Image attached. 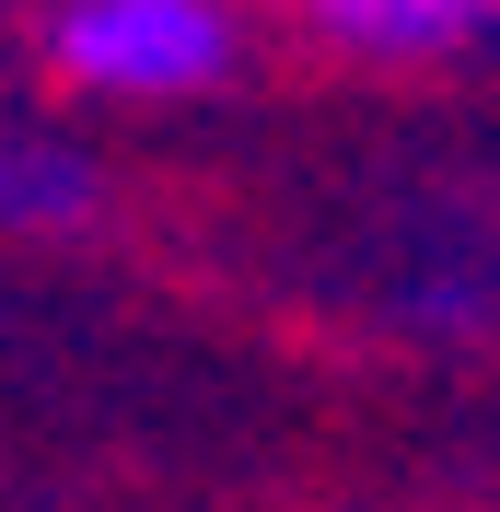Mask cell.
<instances>
[{
	"instance_id": "obj_3",
	"label": "cell",
	"mask_w": 500,
	"mask_h": 512,
	"mask_svg": "<svg viewBox=\"0 0 500 512\" xmlns=\"http://www.w3.org/2000/svg\"><path fill=\"white\" fill-rule=\"evenodd\" d=\"M303 24L338 47V59H454V47H489L500 35V0H303Z\"/></svg>"
},
{
	"instance_id": "obj_1",
	"label": "cell",
	"mask_w": 500,
	"mask_h": 512,
	"mask_svg": "<svg viewBox=\"0 0 500 512\" xmlns=\"http://www.w3.org/2000/svg\"><path fill=\"white\" fill-rule=\"evenodd\" d=\"M233 12L221 0H59L47 12V70L105 105H187L233 70Z\"/></svg>"
},
{
	"instance_id": "obj_2",
	"label": "cell",
	"mask_w": 500,
	"mask_h": 512,
	"mask_svg": "<svg viewBox=\"0 0 500 512\" xmlns=\"http://www.w3.org/2000/svg\"><path fill=\"white\" fill-rule=\"evenodd\" d=\"M94 210H105V163L82 140L0 117V245H70V233H94Z\"/></svg>"
}]
</instances>
